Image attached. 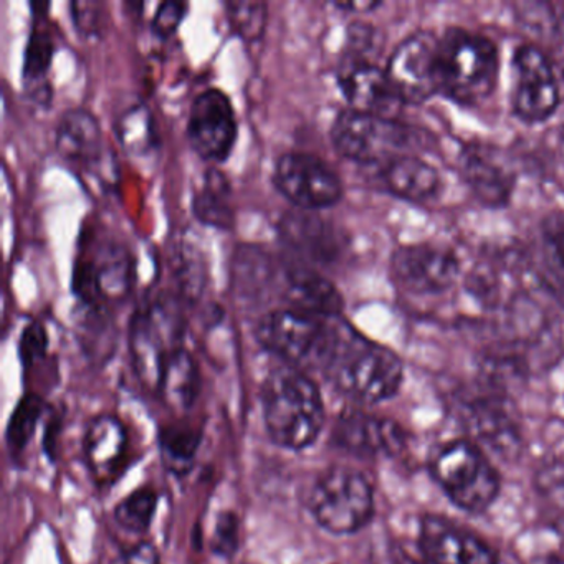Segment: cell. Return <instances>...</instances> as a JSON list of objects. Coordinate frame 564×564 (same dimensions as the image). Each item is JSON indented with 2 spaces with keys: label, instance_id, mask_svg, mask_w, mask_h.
<instances>
[{
  "label": "cell",
  "instance_id": "6da1fadb",
  "mask_svg": "<svg viewBox=\"0 0 564 564\" xmlns=\"http://www.w3.org/2000/svg\"><path fill=\"white\" fill-rule=\"evenodd\" d=\"M263 421L280 447L302 451L322 434L325 405L318 386L302 369L282 362L262 384Z\"/></svg>",
  "mask_w": 564,
  "mask_h": 564
},
{
  "label": "cell",
  "instance_id": "7a4b0ae2",
  "mask_svg": "<svg viewBox=\"0 0 564 564\" xmlns=\"http://www.w3.org/2000/svg\"><path fill=\"white\" fill-rule=\"evenodd\" d=\"M323 375L352 401L376 404L399 391L404 366L392 349L365 338L345 323Z\"/></svg>",
  "mask_w": 564,
  "mask_h": 564
},
{
  "label": "cell",
  "instance_id": "3957f363",
  "mask_svg": "<svg viewBox=\"0 0 564 564\" xmlns=\"http://www.w3.org/2000/svg\"><path fill=\"white\" fill-rule=\"evenodd\" d=\"M341 316H319L295 308H276L257 323V341L295 368L325 372L341 335Z\"/></svg>",
  "mask_w": 564,
  "mask_h": 564
},
{
  "label": "cell",
  "instance_id": "277c9868",
  "mask_svg": "<svg viewBox=\"0 0 564 564\" xmlns=\"http://www.w3.org/2000/svg\"><path fill=\"white\" fill-rule=\"evenodd\" d=\"M500 74L498 47L462 28L445 31L438 44L441 95L464 107H477L494 95Z\"/></svg>",
  "mask_w": 564,
  "mask_h": 564
},
{
  "label": "cell",
  "instance_id": "5b68a950",
  "mask_svg": "<svg viewBox=\"0 0 564 564\" xmlns=\"http://www.w3.org/2000/svg\"><path fill=\"white\" fill-rule=\"evenodd\" d=\"M183 306L176 296L161 293L134 313L130 328V351L134 372L151 391H158L170 359L183 349Z\"/></svg>",
  "mask_w": 564,
  "mask_h": 564
},
{
  "label": "cell",
  "instance_id": "8992f818",
  "mask_svg": "<svg viewBox=\"0 0 564 564\" xmlns=\"http://www.w3.org/2000/svg\"><path fill=\"white\" fill-rule=\"evenodd\" d=\"M432 477L442 490L468 513H481L500 494V475L471 438L445 442L431 458Z\"/></svg>",
  "mask_w": 564,
  "mask_h": 564
},
{
  "label": "cell",
  "instance_id": "52a82bcc",
  "mask_svg": "<svg viewBox=\"0 0 564 564\" xmlns=\"http://www.w3.org/2000/svg\"><path fill=\"white\" fill-rule=\"evenodd\" d=\"M329 137L343 158L379 170L398 158L414 154L419 148L417 130L398 118L362 113L351 108L335 118Z\"/></svg>",
  "mask_w": 564,
  "mask_h": 564
},
{
  "label": "cell",
  "instance_id": "ba28073f",
  "mask_svg": "<svg viewBox=\"0 0 564 564\" xmlns=\"http://www.w3.org/2000/svg\"><path fill=\"white\" fill-rule=\"evenodd\" d=\"M306 507L323 530L352 534L375 514V491L365 475L346 467L323 471L313 484Z\"/></svg>",
  "mask_w": 564,
  "mask_h": 564
},
{
  "label": "cell",
  "instance_id": "9c48e42d",
  "mask_svg": "<svg viewBox=\"0 0 564 564\" xmlns=\"http://www.w3.org/2000/svg\"><path fill=\"white\" fill-rule=\"evenodd\" d=\"M511 108L514 117L528 124L544 123L556 113L560 87L553 65L534 45H521L511 64Z\"/></svg>",
  "mask_w": 564,
  "mask_h": 564
},
{
  "label": "cell",
  "instance_id": "30bf717a",
  "mask_svg": "<svg viewBox=\"0 0 564 564\" xmlns=\"http://www.w3.org/2000/svg\"><path fill=\"white\" fill-rule=\"evenodd\" d=\"M273 184L302 210L335 206L343 196L338 174L322 158L303 151H289L276 158Z\"/></svg>",
  "mask_w": 564,
  "mask_h": 564
},
{
  "label": "cell",
  "instance_id": "8fae6325",
  "mask_svg": "<svg viewBox=\"0 0 564 564\" xmlns=\"http://www.w3.org/2000/svg\"><path fill=\"white\" fill-rule=\"evenodd\" d=\"M441 37L419 31L405 37L389 58V80L404 105H421L441 94L438 77Z\"/></svg>",
  "mask_w": 564,
  "mask_h": 564
},
{
  "label": "cell",
  "instance_id": "7c38bea8",
  "mask_svg": "<svg viewBox=\"0 0 564 564\" xmlns=\"http://www.w3.org/2000/svg\"><path fill=\"white\" fill-rule=\"evenodd\" d=\"M458 273L457 256L437 243L404 246L391 259L392 282L409 295H441L455 285Z\"/></svg>",
  "mask_w": 564,
  "mask_h": 564
},
{
  "label": "cell",
  "instance_id": "4fadbf2b",
  "mask_svg": "<svg viewBox=\"0 0 564 564\" xmlns=\"http://www.w3.org/2000/svg\"><path fill=\"white\" fill-rule=\"evenodd\" d=\"M237 115L229 95L207 88L191 105L186 137L197 156L223 163L237 141Z\"/></svg>",
  "mask_w": 564,
  "mask_h": 564
},
{
  "label": "cell",
  "instance_id": "5bb4252c",
  "mask_svg": "<svg viewBox=\"0 0 564 564\" xmlns=\"http://www.w3.org/2000/svg\"><path fill=\"white\" fill-rule=\"evenodd\" d=\"M425 564H498L494 547L474 531L441 514H425L419 528Z\"/></svg>",
  "mask_w": 564,
  "mask_h": 564
},
{
  "label": "cell",
  "instance_id": "9a60e30c",
  "mask_svg": "<svg viewBox=\"0 0 564 564\" xmlns=\"http://www.w3.org/2000/svg\"><path fill=\"white\" fill-rule=\"evenodd\" d=\"M133 279V263L127 249L105 242L84 260L75 275L77 293L85 305L105 306L127 299Z\"/></svg>",
  "mask_w": 564,
  "mask_h": 564
},
{
  "label": "cell",
  "instance_id": "2e32d148",
  "mask_svg": "<svg viewBox=\"0 0 564 564\" xmlns=\"http://www.w3.org/2000/svg\"><path fill=\"white\" fill-rule=\"evenodd\" d=\"M338 85L351 110L395 118L404 107L386 68L372 64L368 58H346L339 67Z\"/></svg>",
  "mask_w": 564,
  "mask_h": 564
},
{
  "label": "cell",
  "instance_id": "e0dca14e",
  "mask_svg": "<svg viewBox=\"0 0 564 564\" xmlns=\"http://www.w3.org/2000/svg\"><path fill=\"white\" fill-rule=\"evenodd\" d=\"M333 442L361 457L398 454L404 447V432L395 422L361 411L339 415Z\"/></svg>",
  "mask_w": 564,
  "mask_h": 564
},
{
  "label": "cell",
  "instance_id": "ac0fdd59",
  "mask_svg": "<svg viewBox=\"0 0 564 564\" xmlns=\"http://www.w3.org/2000/svg\"><path fill=\"white\" fill-rule=\"evenodd\" d=\"M130 438L123 422L115 415H100L85 435V455L95 480L110 485L120 477L128 460Z\"/></svg>",
  "mask_w": 564,
  "mask_h": 564
},
{
  "label": "cell",
  "instance_id": "d6986e66",
  "mask_svg": "<svg viewBox=\"0 0 564 564\" xmlns=\"http://www.w3.org/2000/svg\"><path fill=\"white\" fill-rule=\"evenodd\" d=\"M528 265L541 289L564 310V216L553 214L538 226Z\"/></svg>",
  "mask_w": 564,
  "mask_h": 564
},
{
  "label": "cell",
  "instance_id": "ffe728a7",
  "mask_svg": "<svg viewBox=\"0 0 564 564\" xmlns=\"http://www.w3.org/2000/svg\"><path fill=\"white\" fill-rule=\"evenodd\" d=\"M283 300L286 308L319 316H341L343 299L338 289L305 263H289L283 269Z\"/></svg>",
  "mask_w": 564,
  "mask_h": 564
},
{
  "label": "cell",
  "instance_id": "44dd1931",
  "mask_svg": "<svg viewBox=\"0 0 564 564\" xmlns=\"http://www.w3.org/2000/svg\"><path fill=\"white\" fill-rule=\"evenodd\" d=\"M464 422L475 441L494 451L511 452L520 442L510 408L497 394L478 395L467 402L464 405Z\"/></svg>",
  "mask_w": 564,
  "mask_h": 564
},
{
  "label": "cell",
  "instance_id": "7402d4cb",
  "mask_svg": "<svg viewBox=\"0 0 564 564\" xmlns=\"http://www.w3.org/2000/svg\"><path fill=\"white\" fill-rule=\"evenodd\" d=\"M279 234L282 242L305 260L329 262L338 252L332 227L313 210L286 213L280 219Z\"/></svg>",
  "mask_w": 564,
  "mask_h": 564
},
{
  "label": "cell",
  "instance_id": "603a6c76",
  "mask_svg": "<svg viewBox=\"0 0 564 564\" xmlns=\"http://www.w3.org/2000/svg\"><path fill=\"white\" fill-rule=\"evenodd\" d=\"M55 148L65 160L94 164L104 154L100 123L87 108H70L55 128Z\"/></svg>",
  "mask_w": 564,
  "mask_h": 564
},
{
  "label": "cell",
  "instance_id": "cb8c5ba5",
  "mask_svg": "<svg viewBox=\"0 0 564 564\" xmlns=\"http://www.w3.org/2000/svg\"><path fill=\"white\" fill-rule=\"evenodd\" d=\"M379 173L386 189L399 199L425 203L441 193V174L417 154L398 158L382 166Z\"/></svg>",
  "mask_w": 564,
  "mask_h": 564
},
{
  "label": "cell",
  "instance_id": "d4e9b609",
  "mask_svg": "<svg viewBox=\"0 0 564 564\" xmlns=\"http://www.w3.org/2000/svg\"><path fill=\"white\" fill-rule=\"evenodd\" d=\"M462 174L474 196L488 207H501L513 193V177L497 161L475 150L462 156Z\"/></svg>",
  "mask_w": 564,
  "mask_h": 564
},
{
  "label": "cell",
  "instance_id": "484cf974",
  "mask_svg": "<svg viewBox=\"0 0 564 564\" xmlns=\"http://www.w3.org/2000/svg\"><path fill=\"white\" fill-rule=\"evenodd\" d=\"M193 210L197 220L217 229H230L236 220L232 189L220 171L209 170L194 191Z\"/></svg>",
  "mask_w": 564,
  "mask_h": 564
},
{
  "label": "cell",
  "instance_id": "4316f807",
  "mask_svg": "<svg viewBox=\"0 0 564 564\" xmlns=\"http://www.w3.org/2000/svg\"><path fill=\"white\" fill-rule=\"evenodd\" d=\"M275 262L269 253L252 246L237 249L232 280L239 296L262 302L275 285Z\"/></svg>",
  "mask_w": 564,
  "mask_h": 564
},
{
  "label": "cell",
  "instance_id": "83f0119b",
  "mask_svg": "<svg viewBox=\"0 0 564 564\" xmlns=\"http://www.w3.org/2000/svg\"><path fill=\"white\" fill-rule=\"evenodd\" d=\"M199 392V369L187 349H181L167 362L161 376L158 394L167 408L186 411Z\"/></svg>",
  "mask_w": 564,
  "mask_h": 564
},
{
  "label": "cell",
  "instance_id": "f1b7e54d",
  "mask_svg": "<svg viewBox=\"0 0 564 564\" xmlns=\"http://www.w3.org/2000/svg\"><path fill=\"white\" fill-rule=\"evenodd\" d=\"M538 514L554 533L564 536V460L544 462L533 480Z\"/></svg>",
  "mask_w": 564,
  "mask_h": 564
},
{
  "label": "cell",
  "instance_id": "f546056e",
  "mask_svg": "<svg viewBox=\"0 0 564 564\" xmlns=\"http://www.w3.org/2000/svg\"><path fill=\"white\" fill-rule=\"evenodd\" d=\"M117 137L123 150L133 158H147L158 148L154 118L147 105H130L117 120Z\"/></svg>",
  "mask_w": 564,
  "mask_h": 564
},
{
  "label": "cell",
  "instance_id": "4dcf8cb0",
  "mask_svg": "<svg viewBox=\"0 0 564 564\" xmlns=\"http://www.w3.org/2000/svg\"><path fill=\"white\" fill-rule=\"evenodd\" d=\"M156 507V491L150 487L138 488L118 505L115 518L130 533H144L150 528Z\"/></svg>",
  "mask_w": 564,
  "mask_h": 564
},
{
  "label": "cell",
  "instance_id": "1f68e13d",
  "mask_svg": "<svg viewBox=\"0 0 564 564\" xmlns=\"http://www.w3.org/2000/svg\"><path fill=\"white\" fill-rule=\"evenodd\" d=\"M227 21L237 35L247 42L259 41L265 31L267 4L263 2H227Z\"/></svg>",
  "mask_w": 564,
  "mask_h": 564
},
{
  "label": "cell",
  "instance_id": "d6a6232c",
  "mask_svg": "<svg viewBox=\"0 0 564 564\" xmlns=\"http://www.w3.org/2000/svg\"><path fill=\"white\" fill-rule=\"evenodd\" d=\"M54 39L45 29L34 28L25 48L24 77L29 82H39L47 74L54 58Z\"/></svg>",
  "mask_w": 564,
  "mask_h": 564
},
{
  "label": "cell",
  "instance_id": "836d02e7",
  "mask_svg": "<svg viewBox=\"0 0 564 564\" xmlns=\"http://www.w3.org/2000/svg\"><path fill=\"white\" fill-rule=\"evenodd\" d=\"M176 272L184 299L196 300L206 285V265L197 250L189 243L181 247Z\"/></svg>",
  "mask_w": 564,
  "mask_h": 564
},
{
  "label": "cell",
  "instance_id": "e575fe53",
  "mask_svg": "<svg viewBox=\"0 0 564 564\" xmlns=\"http://www.w3.org/2000/svg\"><path fill=\"white\" fill-rule=\"evenodd\" d=\"M199 445V435L194 431L171 429L163 434V454L173 470H184L193 460Z\"/></svg>",
  "mask_w": 564,
  "mask_h": 564
},
{
  "label": "cell",
  "instance_id": "d590c367",
  "mask_svg": "<svg viewBox=\"0 0 564 564\" xmlns=\"http://www.w3.org/2000/svg\"><path fill=\"white\" fill-rule=\"evenodd\" d=\"M189 6L180 0H167L158 8L153 18V32L158 37L167 39L177 31L183 19L186 18Z\"/></svg>",
  "mask_w": 564,
  "mask_h": 564
},
{
  "label": "cell",
  "instance_id": "8d00e7d4",
  "mask_svg": "<svg viewBox=\"0 0 564 564\" xmlns=\"http://www.w3.org/2000/svg\"><path fill=\"white\" fill-rule=\"evenodd\" d=\"M47 349V333L41 323H31L25 326L21 338V356L25 365H32L44 356Z\"/></svg>",
  "mask_w": 564,
  "mask_h": 564
},
{
  "label": "cell",
  "instance_id": "74e56055",
  "mask_svg": "<svg viewBox=\"0 0 564 564\" xmlns=\"http://www.w3.org/2000/svg\"><path fill=\"white\" fill-rule=\"evenodd\" d=\"M18 415H15L14 421H12L11 434L12 441L15 444L24 441L25 435L31 434L32 429H34L35 417H37L39 411H41V402L34 398H28L24 402H21L18 409Z\"/></svg>",
  "mask_w": 564,
  "mask_h": 564
},
{
  "label": "cell",
  "instance_id": "f35d334b",
  "mask_svg": "<svg viewBox=\"0 0 564 564\" xmlns=\"http://www.w3.org/2000/svg\"><path fill=\"white\" fill-rule=\"evenodd\" d=\"M72 18H74L75 25L78 31L85 34H95L97 29L100 28V4L94 2H74L70 6Z\"/></svg>",
  "mask_w": 564,
  "mask_h": 564
},
{
  "label": "cell",
  "instance_id": "ab89813d",
  "mask_svg": "<svg viewBox=\"0 0 564 564\" xmlns=\"http://www.w3.org/2000/svg\"><path fill=\"white\" fill-rule=\"evenodd\" d=\"M237 544V523L230 514H226L217 523L216 536H214V547L219 553L227 554L234 551Z\"/></svg>",
  "mask_w": 564,
  "mask_h": 564
},
{
  "label": "cell",
  "instance_id": "60d3db41",
  "mask_svg": "<svg viewBox=\"0 0 564 564\" xmlns=\"http://www.w3.org/2000/svg\"><path fill=\"white\" fill-rule=\"evenodd\" d=\"M120 564H160V554L154 544L141 541L123 554Z\"/></svg>",
  "mask_w": 564,
  "mask_h": 564
},
{
  "label": "cell",
  "instance_id": "b9f144b4",
  "mask_svg": "<svg viewBox=\"0 0 564 564\" xmlns=\"http://www.w3.org/2000/svg\"><path fill=\"white\" fill-rule=\"evenodd\" d=\"M335 6L343 11L369 12L378 9L381 2H336Z\"/></svg>",
  "mask_w": 564,
  "mask_h": 564
},
{
  "label": "cell",
  "instance_id": "7bdbcfd3",
  "mask_svg": "<svg viewBox=\"0 0 564 564\" xmlns=\"http://www.w3.org/2000/svg\"><path fill=\"white\" fill-rule=\"evenodd\" d=\"M543 564H564L563 557H550L546 563Z\"/></svg>",
  "mask_w": 564,
  "mask_h": 564
},
{
  "label": "cell",
  "instance_id": "ee69618b",
  "mask_svg": "<svg viewBox=\"0 0 564 564\" xmlns=\"http://www.w3.org/2000/svg\"><path fill=\"white\" fill-rule=\"evenodd\" d=\"M560 148H561V153H563V160H564V128H563V130H561V134H560Z\"/></svg>",
  "mask_w": 564,
  "mask_h": 564
}]
</instances>
